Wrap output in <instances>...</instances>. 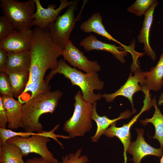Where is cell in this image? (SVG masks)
Listing matches in <instances>:
<instances>
[{"instance_id": "7402d4cb", "label": "cell", "mask_w": 163, "mask_h": 163, "mask_svg": "<svg viewBox=\"0 0 163 163\" xmlns=\"http://www.w3.org/2000/svg\"><path fill=\"white\" fill-rule=\"evenodd\" d=\"M152 106L155 108V112L151 118L140 120V122L144 126L151 123L154 126L155 133L152 138L157 139L160 144V148L163 150V115L158 107L155 96H154L151 100Z\"/></svg>"}, {"instance_id": "cb8c5ba5", "label": "cell", "mask_w": 163, "mask_h": 163, "mask_svg": "<svg viewBox=\"0 0 163 163\" xmlns=\"http://www.w3.org/2000/svg\"><path fill=\"white\" fill-rule=\"evenodd\" d=\"M49 82L45 79L39 82L27 84L23 92L18 97V101L23 104L40 93L50 91Z\"/></svg>"}, {"instance_id": "ffe728a7", "label": "cell", "mask_w": 163, "mask_h": 163, "mask_svg": "<svg viewBox=\"0 0 163 163\" xmlns=\"http://www.w3.org/2000/svg\"><path fill=\"white\" fill-rule=\"evenodd\" d=\"M59 125L57 124L50 131H45L43 130L39 133L16 132L10 129L0 128V145L5 143L9 139L16 136H19L24 137H29L33 135H42L52 138L56 141L61 148L63 147L62 144L59 141L58 138L63 139H68L70 138L68 136L56 134L55 131L59 127Z\"/></svg>"}, {"instance_id": "3957f363", "label": "cell", "mask_w": 163, "mask_h": 163, "mask_svg": "<svg viewBox=\"0 0 163 163\" xmlns=\"http://www.w3.org/2000/svg\"><path fill=\"white\" fill-rule=\"evenodd\" d=\"M57 73L63 75L69 80L72 85L78 86L85 102L92 104L102 97L101 94H96L94 92L95 90H101L104 85L103 82L99 78L97 73H83L76 68L70 66L65 61L60 59L58 61L56 68L51 71L45 80L49 82L53 76Z\"/></svg>"}, {"instance_id": "8992f818", "label": "cell", "mask_w": 163, "mask_h": 163, "mask_svg": "<svg viewBox=\"0 0 163 163\" xmlns=\"http://www.w3.org/2000/svg\"><path fill=\"white\" fill-rule=\"evenodd\" d=\"M79 0H73V3L68 8L65 12L59 15L47 27L54 43L63 50L70 40L69 37L78 16L76 18L75 11L78 9Z\"/></svg>"}, {"instance_id": "ac0fdd59", "label": "cell", "mask_w": 163, "mask_h": 163, "mask_svg": "<svg viewBox=\"0 0 163 163\" xmlns=\"http://www.w3.org/2000/svg\"><path fill=\"white\" fill-rule=\"evenodd\" d=\"M97 102L96 101L92 104L93 108L92 119L96 123L97 129L95 134L91 137V139L92 142H97L99 140L100 137L104 134L105 131L112 124L120 120L129 118L133 114L132 112L127 110L120 113L119 116L115 119H111L105 115L101 116L97 112Z\"/></svg>"}, {"instance_id": "277c9868", "label": "cell", "mask_w": 163, "mask_h": 163, "mask_svg": "<svg viewBox=\"0 0 163 163\" xmlns=\"http://www.w3.org/2000/svg\"><path fill=\"white\" fill-rule=\"evenodd\" d=\"M74 110L72 116L64 123L63 130L73 138L83 136L92 127V104L83 100L82 92L78 91L74 96Z\"/></svg>"}, {"instance_id": "83f0119b", "label": "cell", "mask_w": 163, "mask_h": 163, "mask_svg": "<svg viewBox=\"0 0 163 163\" xmlns=\"http://www.w3.org/2000/svg\"><path fill=\"white\" fill-rule=\"evenodd\" d=\"M0 92L2 96H14L8 75L5 72L0 73Z\"/></svg>"}, {"instance_id": "44dd1931", "label": "cell", "mask_w": 163, "mask_h": 163, "mask_svg": "<svg viewBox=\"0 0 163 163\" xmlns=\"http://www.w3.org/2000/svg\"><path fill=\"white\" fill-rule=\"evenodd\" d=\"M143 73L146 78L142 89L148 91H158L161 88L163 78V53L160 56L156 65L152 68L150 71L144 72Z\"/></svg>"}, {"instance_id": "8fae6325", "label": "cell", "mask_w": 163, "mask_h": 163, "mask_svg": "<svg viewBox=\"0 0 163 163\" xmlns=\"http://www.w3.org/2000/svg\"><path fill=\"white\" fill-rule=\"evenodd\" d=\"M36 9L33 16V25L41 29L46 28L48 25L55 21L59 16L62 11L68 7L73 1L60 0V4L56 8L54 4H50L47 8H43L39 0H34Z\"/></svg>"}, {"instance_id": "5b68a950", "label": "cell", "mask_w": 163, "mask_h": 163, "mask_svg": "<svg viewBox=\"0 0 163 163\" xmlns=\"http://www.w3.org/2000/svg\"><path fill=\"white\" fill-rule=\"evenodd\" d=\"M0 4L3 15L11 22L14 30H31L34 26L33 16L36 9L34 0H1Z\"/></svg>"}, {"instance_id": "2e32d148", "label": "cell", "mask_w": 163, "mask_h": 163, "mask_svg": "<svg viewBox=\"0 0 163 163\" xmlns=\"http://www.w3.org/2000/svg\"><path fill=\"white\" fill-rule=\"evenodd\" d=\"M80 28L85 33L93 32L105 37L109 40L114 41L119 44L127 51H129L131 49L130 45L126 46L123 44L113 37L107 31L102 23L101 15L99 12L93 14L87 20L81 24Z\"/></svg>"}, {"instance_id": "4316f807", "label": "cell", "mask_w": 163, "mask_h": 163, "mask_svg": "<svg viewBox=\"0 0 163 163\" xmlns=\"http://www.w3.org/2000/svg\"><path fill=\"white\" fill-rule=\"evenodd\" d=\"M82 149H78L75 153H71L62 157V161L59 163H87L89 161L86 155L81 156Z\"/></svg>"}, {"instance_id": "f1b7e54d", "label": "cell", "mask_w": 163, "mask_h": 163, "mask_svg": "<svg viewBox=\"0 0 163 163\" xmlns=\"http://www.w3.org/2000/svg\"><path fill=\"white\" fill-rule=\"evenodd\" d=\"M11 22L3 15L0 17V41L8 36L14 30Z\"/></svg>"}, {"instance_id": "7c38bea8", "label": "cell", "mask_w": 163, "mask_h": 163, "mask_svg": "<svg viewBox=\"0 0 163 163\" xmlns=\"http://www.w3.org/2000/svg\"><path fill=\"white\" fill-rule=\"evenodd\" d=\"M32 30H14L6 38L0 41V48L7 53L29 51L31 44Z\"/></svg>"}, {"instance_id": "603a6c76", "label": "cell", "mask_w": 163, "mask_h": 163, "mask_svg": "<svg viewBox=\"0 0 163 163\" xmlns=\"http://www.w3.org/2000/svg\"><path fill=\"white\" fill-rule=\"evenodd\" d=\"M23 155L17 146L6 142L0 145V163H25Z\"/></svg>"}, {"instance_id": "d6a6232c", "label": "cell", "mask_w": 163, "mask_h": 163, "mask_svg": "<svg viewBox=\"0 0 163 163\" xmlns=\"http://www.w3.org/2000/svg\"><path fill=\"white\" fill-rule=\"evenodd\" d=\"M158 104L159 106L163 104V93H161L158 101Z\"/></svg>"}, {"instance_id": "d6986e66", "label": "cell", "mask_w": 163, "mask_h": 163, "mask_svg": "<svg viewBox=\"0 0 163 163\" xmlns=\"http://www.w3.org/2000/svg\"><path fill=\"white\" fill-rule=\"evenodd\" d=\"M8 60L5 73L29 72L31 58L29 51L8 53Z\"/></svg>"}, {"instance_id": "484cf974", "label": "cell", "mask_w": 163, "mask_h": 163, "mask_svg": "<svg viewBox=\"0 0 163 163\" xmlns=\"http://www.w3.org/2000/svg\"><path fill=\"white\" fill-rule=\"evenodd\" d=\"M155 0H136L130 6L127 8V11L134 14L137 16L145 15L146 11Z\"/></svg>"}, {"instance_id": "e0dca14e", "label": "cell", "mask_w": 163, "mask_h": 163, "mask_svg": "<svg viewBox=\"0 0 163 163\" xmlns=\"http://www.w3.org/2000/svg\"><path fill=\"white\" fill-rule=\"evenodd\" d=\"M158 4V2L156 0L145 14L142 26L138 38L139 42L144 44V50L145 53L154 61L156 59V55L150 45L149 34L153 21L154 10Z\"/></svg>"}, {"instance_id": "ba28073f", "label": "cell", "mask_w": 163, "mask_h": 163, "mask_svg": "<svg viewBox=\"0 0 163 163\" xmlns=\"http://www.w3.org/2000/svg\"><path fill=\"white\" fill-rule=\"evenodd\" d=\"M144 94V105L139 113L135 116L128 123L124 124L121 127H117L116 122L113 123L105 131L104 134L110 138L116 137L120 140L124 147V163H127L126 152L131 142L130 132L131 127L142 113L145 111L149 110L153 106L150 93L145 92Z\"/></svg>"}, {"instance_id": "4fadbf2b", "label": "cell", "mask_w": 163, "mask_h": 163, "mask_svg": "<svg viewBox=\"0 0 163 163\" xmlns=\"http://www.w3.org/2000/svg\"><path fill=\"white\" fill-rule=\"evenodd\" d=\"M137 139L131 142L127 152L133 156L132 160L134 163H140L142 159L147 155H153L161 157L163 150L160 148L156 149L151 146L145 141L143 137L144 131L142 129H136Z\"/></svg>"}, {"instance_id": "4dcf8cb0", "label": "cell", "mask_w": 163, "mask_h": 163, "mask_svg": "<svg viewBox=\"0 0 163 163\" xmlns=\"http://www.w3.org/2000/svg\"><path fill=\"white\" fill-rule=\"evenodd\" d=\"M8 60V53L0 48V72H5Z\"/></svg>"}, {"instance_id": "9a60e30c", "label": "cell", "mask_w": 163, "mask_h": 163, "mask_svg": "<svg viewBox=\"0 0 163 163\" xmlns=\"http://www.w3.org/2000/svg\"><path fill=\"white\" fill-rule=\"evenodd\" d=\"M2 104L6 112L8 123L7 127L10 129H15L23 127L22 110L23 104L13 97L1 96Z\"/></svg>"}, {"instance_id": "836d02e7", "label": "cell", "mask_w": 163, "mask_h": 163, "mask_svg": "<svg viewBox=\"0 0 163 163\" xmlns=\"http://www.w3.org/2000/svg\"><path fill=\"white\" fill-rule=\"evenodd\" d=\"M161 158L160 160V163H163V153L161 157Z\"/></svg>"}, {"instance_id": "5bb4252c", "label": "cell", "mask_w": 163, "mask_h": 163, "mask_svg": "<svg viewBox=\"0 0 163 163\" xmlns=\"http://www.w3.org/2000/svg\"><path fill=\"white\" fill-rule=\"evenodd\" d=\"M85 50L89 52L92 50H104L111 53L120 62L124 63L126 60L124 57L128 52L122 46L107 43L97 39L92 34L87 36L79 43Z\"/></svg>"}, {"instance_id": "7a4b0ae2", "label": "cell", "mask_w": 163, "mask_h": 163, "mask_svg": "<svg viewBox=\"0 0 163 163\" xmlns=\"http://www.w3.org/2000/svg\"><path fill=\"white\" fill-rule=\"evenodd\" d=\"M62 93L57 90L42 93L23 104V128L25 132L37 133L43 131L39 119L43 114L53 113L57 107Z\"/></svg>"}, {"instance_id": "d4e9b609", "label": "cell", "mask_w": 163, "mask_h": 163, "mask_svg": "<svg viewBox=\"0 0 163 163\" xmlns=\"http://www.w3.org/2000/svg\"><path fill=\"white\" fill-rule=\"evenodd\" d=\"M8 75L14 97H18L26 87L29 79V72L14 73Z\"/></svg>"}, {"instance_id": "1f68e13d", "label": "cell", "mask_w": 163, "mask_h": 163, "mask_svg": "<svg viewBox=\"0 0 163 163\" xmlns=\"http://www.w3.org/2000/svg\"><path fill=\"white\" fill-rule=\"evenodd\" d=\"M25 163H53L45 158L41 157L27 159Z\"/></svg>"}, {"instance_id": "e575fe53", "label": "cell", "mask_w": 163, "mask_h": 163, "mask_svg": "<svg viewBox=\"0 0 163 163\" xmlns=\"http://www.w3.org/2000/svg\"><path fill=\"white\" fill-rule=\"evenodd\" d=\"M162 85L163 86V78L162 81Z\"/></svg>"}, {"instance_id": "9c48e42d", "label": "cell", "mask_w": 163, "mask_h": 163, "mask_svg": "<svg viewBox=\"0 0 163 163\" xmlns=\"http://www.w3.org/2000/svg\"><path fill=\"white\" fill-rule=\"evenodd\" d=\"M133 76L130 73L129 77L125 82L119 89L115 92L110 94H104L102 97L107 102H111L117 97L121 96L126 97L131 103L133 114L136 110L134 109L133 102V96L136 92L142 90L146 78L143 72L139 69L134 73Z\"/></svg>"}, {"instance_id": "30bf717a", "label": "cell", "mask_w": 163, "mask_h": 163, "mask_svg": "<svg viewBox=\"0 0 163 163\" xmlns=\"http://www.w3.org/2000/svg\"><path fill=\"white\" fill-rule=\"evenodd\" d=\"M62 56L65 61L70 64L85 72L86 73H97L101 66L97 61H90L69 40L62 51Z\"/></svg>"}, {"instance_id": "f546056e", "label": "cell", "mask_w": 163, "mask_h": 163, "mask_svg": "<svg viewBox=\"0 0 163 163\" xmlns=\"http://www.w3.org/2000/svg\"><path fill=\"white\" fill-rule=\"evenodd\" d=\"M8 119L7 115L3 106L1 97H0V128L6 129Z\"/></svg>"}, {"instance_id": "6da1fadb", "label": "cell", "mask_w": 163, "mask_h": 163, "mask_svg": "<svg viewBox=\"0 0 163 163\" xmlns=\"http://www.w3.org/2000/svg\"><path fill=\"white\" fill-rule=\"evenodd\" d=\"M31 58L29 77L27 83L44 81L46 71L55 70L62 50L53 41L47 28L35 27L32 30L31 46L29 51Z\"/></svg>"}, {"instance_id": "52a82bcc", "label": "cell", "mask_w": 163, "mask_h": 163, "mask_svg": "<svg viewBox=\"0 0 163 163\" xmlns=\"http://www.w3.org/2000/svg\"><path fill=\"white\" fill-rule=\"evenodd\" d=\"M50 141V138L45 136L33 135L27 137L16 136L6 142L19 147L24 156L30 153H35L53 163H59L47 147V144Z\"/></svg>"}]
</instances>
